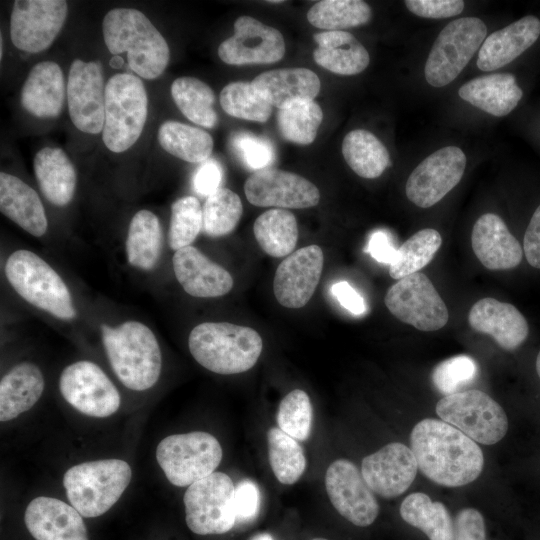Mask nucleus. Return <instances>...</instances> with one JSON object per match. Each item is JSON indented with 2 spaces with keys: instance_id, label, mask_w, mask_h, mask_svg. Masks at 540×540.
Wrapping results in <instances>:
<instances>
[{
  "instance_id": "1",
  "label": "nucleus",
  "mask_w": 540,
  "mask_h": 540,
  "mask_svg": "<svg viewBox=\"0 0 540 540\" xmlns=\"http://www.w3.org/2000/svg\"><path fill=\"white\" fill-rule=\"evenodd\" d=\"M418 469L434 483L460 487L476 480L484 467L479 445L451 424L425 418L410 434Z\"/></svg>"
},
{
  "instance_id": "2",
  "label": "nucleus",
  "mask_w": 540,
  "mask_h": 540,
  "mask_svg": "<svg viewBox=\"0 0 540 540\" xmlns=\"http://www.w3.org/2000/svg\"><path fill=\"white\" fill-rule=\"evenodd\" d=\"M105 45L113 55L127 53V62L138 76L152 80L166 69L170 49L158 29L139 10L115 8L102 22Z\"/></svg>"
},
{
  "instance_id": "3",
  "label": "nucleus",
  "mask_w": 540,
  "mask_h": 540,
  "mask_svg": "<svg viewBox=\"0 0 540 540\" xmlns=\"http://www.w3.org/2000/svg\"><path fill=\"white\" fill-rule=\"evenodd\" d=\"M110 365L127 388L143 391L158 381L162 355L158 341L145 324L126 321L118 327L101 326Z\"/></svg>"
},
{
  "instance_id": "4",
  "label": "nucleus",
  "mask_w": 540,
  "mask_h": 540,
  "mask_svg": "<svg viewBox=\"0 0 540 540\" xmlns=\"http://www.w3.org/2000/svg\"><path fill=\"white\" fill-rule=\"evenodd\" d=\"M188 346L201 366L217 374L231 375L251 369L261 355L263 343L251 327L205 322L191 330Z\"/></svg>"
},
{
  "instance_id": "5",
  "label": "nucleus",
  "mask_w": 540,
  "mask_h": 540,
  "mask_svg": "<svg viewBox=\"0 0 540 540\" xmlns=\"http://www.w3.org/2000/svg\"><path fill=\"white\" fill-rule=\"evenodd\" d=\"M132 478L129 464L105 459L77 464L63 477V486L72 506L84 517L106 513L121 497Z\"/></svg>"
},
{
  "instance_id": "6",
  "label": "nucleus",
  "mask_w": 540,
  "mask_h": 540,
  "mask_svg": "<svg viewBox=\"0 0 540 540\" xmlns=\"http://www.w3.org/2000/svg\"><path fill=\"white\" fill-rule=\"evenodd\" d=\"M5 275L13 289L28 303L61 320H71L76 310L60 275L29 250H17L7 259Z\"/></svg>"
},
{
  "instance_id": "7",
  "label": "nucleus",
  "mask_w": 540,
  "mask_h": 540,
  "mask_svg": "<svg viewBox=\"0 0 540 540\" xmlns=\"http://www.w3.org/2000/svg\"><path fill=\"white\" fill-rule=\"evenodd\" d=\"M148 115V96L139 77L118 73L105 87L102 140L108 150L121 153L139 139Z\"/></svg>"
},
{
  "instance_id": "8",
  "label": "nucleus",
  "mask_w": 540,
  "mask_h": 540,
  "mask_svg": "<svg viewBox=\"0 0 540 540\" xmlns=\"http://www.w3.org/2000/svg\"><path fill=\"white\" fill-rule=\"evenodd\" d=\"M222 456L218 440L203 431L167 436L156 449L157 462L166 478L178 487L190 486L212 474Z\"/></svg>"
},
{
  "instance_id": "9",
  "label": "nucleus",
  "mask_w": 540,
  "mask_h": 540,
  "mask_svg": "<svg viewBox=\"0 0 540 540\" xmlns=\"http://www.w3.org/2000/svg\"><path fill=\"white\" fill-rule=\"evenodd\" d=\"M436 413L441 420L484 445L496 444L508 431L509 423L504 409L480 390L444 396L436 404Z\"/></svg>"
},
{
  "instance_id": "10",
  "label": "nucleus",
  "mask_w": 540,
  "mask_h": 540,
  "mask_svg": "<svg viewBox=\"0 0 540 540\" xmlns=\"http://www.w3.org/2000/svg\"><path fill=\"white\" fill-rule=\"evenodd\" d=\"M183 501L186 524L195 534L219 535L236 524L235 485L223 472L188 486Z\"/></svg>"
},
{
  "instance_id": "11",
  "label": "nucleus",
  "mask_w": 540,
  "mask_h": 540,
  "mask_svg": "<svg viewBox=\"0 0 540 540\" xmlns=\"http://www.w3.org/2000/svg\"><path fill=\"white\" fill-rule=\"evenodd\" d=\"M487 34L485 23L475 17L451 21L437 36L428 55L424 75L433 87L451 83L480 49Z\"/></svg>"
},
{
  "instance_id": "12",
  "label": "nucleus",
  "mask_w": 540,
  "mask_h": 540,
  "mask_svg": "<svg viewBox=\"0 0 540 540\" xmlns=\"http://www.w3.org/2000/svg\"><path fill=\"white\" fill-rule=\"evenodd\" d=\"M384 303L400 321L421 331L447 324L448 310L430 279L417 272L398 280L386 292Z\"/></svg>"
},
{
  "instance_id": "13",
  "label": "nucleus",
  "mask_w": 540,
  "mask_h": 540,
  "mask_svg": "<svg viewBox=\"0 0 540 540\" xmlns=\"http://www.w3.org/2000/svg\"><path fill=\"white\" fill-rule=\"evenodd\" d=\"M68 14L64 0H16L10 15V38L28 53L48 49L60 33Z\"/></svg>"
},
{
  "instance_id": "14",
  "label": "nucleus",
  "mask_w": 540,
  "mask_h": 540,
  "mask_svg": "<svg viewBox=\"0 0 540 540\" xmlns=\"http://www.w3.org/2000/svg\"><path fill=\"white\" fill-rule=\"evenodd\" d=\"M59 389L71 406L92 417L111 416L121 402L115 385L91 361H78L67 366L60 375Z\"/></svg>"
},
{
  "instance_id": "15",
  "label": "nucleus",
  "mask_w": 540,
  "mask_h": 540,
  "mask_svg": "<svg viewBox=\"0 0 540 540\" xmlns=\"http://www.w3.org/2000/svg\"><path fill=\"white\" fill-rule=\"evenodd\" d=\"M68 111L74 126L87 134L102 132L105 118V87L97 61L75 59L67 81Z\"/></svg>"
},
{
  "instance_id": "16",
  "label": "nucleus",
  "mask_w": 540,
  "mask_h": 540,
  "mask_svg": "<svg viewBox=\"0 0 540 540\" xmlns=\"http://www.w3.org/2000/svg\"><path fill=\"white\" fill-rule=\"evenodd\" d=\"M325 488L333 507L352 524L366 527L376 520L379 504L352 461L332 462L326 470Z\"/></svg>"
},
{
  "instance_id": "17",
  "label": "nucleus",
  "mask_w": 540,
  "mask_h": 540,
  "mask_svg": "<svg viewBox=\"0 0 540 540\" xmlns=\"http://www.w3.org/2000/svg\"><path fill=\"white\" fill-rule=\"evenodd\" d=\"M466 166L464 152L456 146L443 147L425 158L406 182V196L416 206L438 203L461 180Z\"/></svg>"
},
{
  "instance_id": "18",
  "label": "nucleus",
  "mask_w": 540,
  "mask_h": 540,
  "mask_svg": "<svg viewBox=\"0 0 540 540\" xmlns=\"http://www.w3.org/2000/svg\"><path fill=\"white\" fill-rule=\"evenodd\" d=\"M247 200L258 207L303 209L316 206L318 188L306 178L276 168L255 171L245 182Z\"/></svg>"
},
{
  "instance_id": "19",
  "label": "nucleus",
  "mask_w": 540,
  "mask_h": 540,
  "mask_svg": "<svg viewBox=\"0 0 540 540\" xmlns=\"http://www.w3.org/2000/svg\"><path fill=\"white\" fill-rule=\"evenodd\" d=\"M284 54L282 34L250 16L237 18L234 34L218 47L219 58L228 65L270 64Z\"/></svg>"
},
{
  "instance_id": "20",
  "label": "nucleus",
  "mask_w": 540,
  "mask_h": 540,
  "mask_svg": "<svg viewBox=\"0 0 540 540\" xmlns=\"http://www.w3.org/2000/svg\"><path fill=\"white\" fill-rule=\"evenodd\" d=\"M418 464L411 448L391 442L363 458L361 474L369 488L383 498L403 494L413 483Z\"/></svg>"
},
{
  "instance_id": "21",
  "label": "nucleus",
  "mask_w": 540,
  "mask_h": 540,
  "mask_svg": "<svg viewBox=\"0 0 540 540\" xmlns=\"http://www.w3.org/2000/svg\"><path fill=\"white\" fill-rule=\"evenodd\" d=\"M324 255L318 245H309L288 255L277 267L273 291L286 308L305 306L319 283Z\"/></svg>"
},
{
  "instance_id": "22",
  "label": "nucleus",
  "mask_w": 540,
  "mask_h": 540,
  "mask_svg": "<svg viewBox=\"0 0 540 540\" xmlns=\"http://www.w3.org/2000/svg\"><path fill=\"white\" fill-rule=\"evenodd\" d=\"M24 521L36 540H89L82 515L56 498H34L26 508Z\"/></svg>"
},
{
  "instance_id": "23",
  "label": "nucleus",
  "mask_w": 540,
  "mask_h": 540,
  "mask_svg": "<svg viewBox=\"0 0 540 540\" xmlns=\"http://www.w3.org/2000/svg\"><path fill=\"white\" fill-rule=\"evenodd\" d=\"M172 264L179 284L193 297H219L233 287L231 274L191 245L177 250Z\"/></svg>"
},
{
  "instance_id": "24",
  "label": "nucleus",
  "mask_w": 540,
  "mask_h": 540,
  "mask_svg": "<svg viewBox=\"0 0 540 540\" xmlns=\"http://www.w3.org/2000/svg\"><path fill=\"white\" fill-rule=\"evenodd\" d=\"M471 246L478 260L489 270L512 269L523 258L520 243L502 218L494 213H485L475 222Z\"/></svg>"
},
{
  "instance_id": "25",
  "label": "nucleus",
  "mask_w": 540,
  "mask_h": 540,
  "mask_svg": "<svg viewBox=\"0 0 540 540\" xmlns=\"http://www.w3.org/2000/svg\"><path fill=\"white\" fill-rule=\"evenodd\" d=\"M468 322L475 331L490 335L508 351L518 348L529 333L527 320L515 306L490 297L474 303Z\"/></svg>"
},
{
  "instance_id": "26",
  "label": "nucleus",
  "mask_w": 540,
  "mask_h": 540,
  "mask_svg": "<svg viewBox=\"0 0 540 540\" xmlns=\"http://www.w3.org/2000/svg\"><path fill=\"white\" fill-rule=\"evenodd\" d=\"M67 87L61 67L42 61L30 70L20 93L22 107L41 119L56 118L62 112Z\"/></svg>"
},
{
  "instance_id": "27",
  "label": "nucleus",
  "mask_w": 540,
  "mask_h": 540,
  "mask_svg": "<svg viewBox=\"0 0 540 540\" xmlns=\"http://www.w3.org/2000/svg\"><path fill=\"white\" fill-rule=\"evenodd\" d=\"M539 35L540 20L532 15L491 33L479 49L477 67L493 71L509 64L531 47Z\"/></svg>"
},
{
  "instance_id": "28",
  "label": "nucleus",
  "mask_w": 540,
  "mask_h": 540,
  "mask_svg": "<svg viewBox=\"0 0 540 540\" xmlns=\"http://www.w3.org/2000/svg\"><path fill=\"white\" fill-rule=\"evenodd\" d=\"M252 85L279 109L297 101L313 100L321 87L317 74L307 68L269 70L259 74Z\"/></svg>"
},
{
  "instance_id": "29",
  "label": "nucleus",
  "mask_w": 540,
  "mask_h": 540,
  "mask_svg": "<svg viewBox=\"0 0 540 540\" xmlns=\"http://www.w3.org/2000/svg\"><path fill=\"white\" fill-rule=\"evenodd\" d=\"M0 210L35 237H41L47 231L45 209L36 191L6 172L0 173Z\"/></svg>"
},
{
  "instance_id": "30",
  "label": "nucleus",
  "mask_w": 540,
  "mask_h": 540,
  "mask_svg": "<svg viewBox=\"0 0 540 540\" xmlns=\"http://www.w3.org/2000/svg\"><path fill=\"white\" fill-rule=\"evenodd\" d=\"M313 38L317 44L313 52L315 62L332 73L356 75L369 65V53L349 32L324 31Z\"/></svg>"
},
{
  "instance_id": "31",
  "label": "nucleus",
  "mask_w": 540,
  "mask_h": 540,
  "mask_svg": "<svg viewBox=\"0 0 540 540\" xmlns=\"http://www.w3.org/2000/svg\"><path fill=\"white\" fill-rule=\"evenodd\" d=\"M458 94L464 101L497 117L509 114L523 96L522 89L510 73L474 78L463 84Z\"/></svg>"
},
{
  "instance_id": "32",
  "label": "nucleus",
  "mask_w": 540,
  "mask_h": 540,
  "mask_svg": "<svg viewBox=\"0 0 540 540\" xmlns=\"http://www.w3.org/2000/svg\"><path fill=\"white\" fill-rule=\"evenodd\" d=\"M36 180L44 197L56 206H65L72 200L77 175L67 154L57 147L39 150L33 160Z\"/></svg>"
},
{
  "instance_id": "33",
  "label": "nucleus",
  "mask_w": 540,
  "mask_h": 540,
  "mask_svg": "<svg viewBox=\"0 0 540 540\" xmlns=\"http://www.w3.org/2000/svg\"><path fill=\"white\" fill-rule=\"evenodd\" d=\"M41 370L33 363L14 366L0 382V421L6 422L31 409L44 390Z\"/></svg>"
},
{
  "instance_id": "34",
  "label": "nucleus",
  "mask_w": 540,
  "mask_h": 540,
  "mask_svg": "<svg viewBox=\"0 0 540 540\" xmlns=\"http://www.w3.org/2000/svg\"><path fill=\"white\" fill-rule=\"evenodd\" d=\"M400 515L429 540H454V521L447 507L422 492L411 493L400 505Z\"/></svg>"
},
{
  "instance_id": "35",
  "label": "nucleus",
  "mask_w": 540,
  "mask_h": 540,
  "mask_svg": "<svg viewBox=\"0 0 540 540\" xmlns=\"http://www.w3.org/2000/svg\"><path fill=\"white\" fill-rule=\"evenodd\" d=\"M162 247V229L158 217L149 210L138 211L131 219L126 239L130 265L151 270L157 263Z\"/></svg>"
},
{
  "instance_id": "36",
  "label": "nucleus",
  "mask_w": 540,
  "mask_h": 540,
  "mask_svg": "<svg viewBox=\"0 0 540 540\" xmlns=\"http://www.w3.org/2000/svg\"><path fill=\"white\" fill-rule=\"evenodd\" d=\"M342 154L349 167L360 177L374 179L390 166V157L383 143L371 132L352 130L342 142Z\"/></svg>"
},
{
  "instance_id": "37",
  "label": "nucleus",
  "mask_w": 540,
  "mask_h": 540,
  "mask_svg": "<svg viewBox=\"0 0 540 540\" xmlns=\"http://www.w3.org/2000/svg\"><path fill=\"white\" fill-rule=\"evenodd\" d=\"M253 232L260 248L269 256L290 255L298 240V225L293 213L285 209H270L257 217Z\"/></svg>"
},
{
  "instance_id": "38",
  "label": "nucleus",
  "mask_w": 540,
  "mask_h": 540,
  "mask_svg": "<svg viewBox=\"0 0 540 540\" xmlns=\"http://www.w3.org/2000/svg\"><path fill=\"white\" fill-rule=\"evenodd\" d=\"M158 142L169 154L190 163H203L212 153L213 138L206 131L177 121H165Z\"/></svg>"
},
{
  "instance_id": "39",
  "label": "nucleus",
  "mask_w": 540,
  "mask_h": 540,
  "mask_svg": "<svg viewBox=\"0 0 540 540\" xmlns=\"http://www.w3.org/2000/svg\"><path fill=\"white\" fill-rule=\"evenodd\" d=\"M171 96L191 122L212 128L218 121L213 108L215 95L210 86L195 77H179L171 84Z\"/></svg>"
},
{
  "instance_id": "40",
  "label": "nucleus",
  "mask_w": 540,
  "mask_h": 540,
  "mask_svg": "<svg viewBox=\"0 0 540 540\" xmlns=\"http://www.w3.org/2000/svg\"><path fill=\"white\" fill-rule=\"evenodd\" d=\"M370 6L361 0H322L307 12L309 23L326 31H343L367 23Z\"/></svg>"
},
{
  "instance_id": "41",
  "label": "nucleus",
  "mask_w": 540,
  "mask_h": 540,
  "mask_svg": "<svg viewBox=\"0 0 540 540\" xmlns=\"http://www.w3.org/2000/svg\"><path fill=\"white\" fill-rule=\"evenodd\" d=\"M268 457L276 479L285 485L296 483L306 469V457L298 440L279 427L267 431Z\"/></svg>"
},
{
  "instance_id": "42",
  "label": "nucleus",
  "mask_w": 540,
  "mask_h": 540,
  "mask_svg": "<svg viewBox=\"0 0 540 540\" xmlns=\"http://www.w3.org/2000/svg\"><path fill=\"white\" fill-rule=\"evenodd\" d=\"M441 244L442 237L437 230H419L398 248L396 259L389 267L390 276L400 280L417 273L432 261Z\"/></svg>"
},
{
  "instance_id": "43",
  "label": "nucleus",
  "mask_w": 540,
  "mask_h": 540,
  "mask_svg": "<svg viewBox=\"0 0 540 540\" xmlns=\"http://www.w3.org/2000/svg\"><path fill=\"white\" fill-rule=\"evenodd\" d=\"M322 119V109L316 102L297 101L279 109L277 125L287 141L309 145L315 140Z\"/></svg>"
},
{
  "instance_id": "44",
  "label": "nucleus",
  "mask_w": 540,
  "mask_h": 540,
  "mask_svg": "<svg viewBox=\"0 0 540 540\" xmlns=\"http://www.w3.org/2000/svg\"><path fill=\"white\" fill-rule=\"evenodd\" d=\"M203 211L202 230L210 237L231 233L243 213L240 197L228 188H220L207 197Z\"/></svg>"
},
{
  "instance_id": "45",
  "label": "nucleus",
  "mask_w": 540,
  "mask_h": 540,
  "mask_svg": "<svg viewBox=\"0 0 540 540\" xmlns=\"http://www.w3.org/2000/svg\"><path fill=\"white\" fill-rule=\"evenodd\" d=\"M220 104L230 116L255 122H266L272 105L249 82H231L220 93Z\"/></svg>"
},
{
  "instance_id": "46",
  "label": "nucleus",
  "mask_w": 540,
  "mask_h": 540,
  "mask_svg": "<svg viewBox=\"0 0 540 540\" xmlns=\"http://www.w3.org/2000/svg\"><path fill=\"white\" fill-rule=\"evenodd\" d=\"M203 227V211L196 197L185 196L171 205L168 243L177 251L190 246Z\"/></svg>"
},
{
  "instance_id": "47",
  "label": "nucleus",
  "mask_w": 540,
  "mask_h": 540,
  "mask_svg": "<svg viewBox=\"0 0 540 540\" xmlns=\"http://www.w3.org/2000/svg\"><path fill=\"white\" fill-rule=\"evenodd\" d=\"M276 419L283 432L296 440H307L313 419V408L308 394L301 389L289 392L279 404Z\"/></svg>"
},
{
  "instance_id": "48",
  "label": "nucleus",
  "mask_w": 540,
  "mask_h": 540,
  "mask_svg": "<svg viewBox=\"0 0 540 540\" xmlns=\"http://www.w3.org/2000/svg\"><path fill=\"white\" fill-rule=\"evenodd\" d=\"M477 362L468 355L459 354L438 363L431 373L435 388L448 396L469 385L478 375Z\"/></svg>"
},
{
  "instance_id": "49",
  "label": "nucleus",
  "mask_w": 540,
  "mask_h": 540,
  "mask_svg": "<svg viewBox=\"0 0 540 540\" xmlns=\"http://www.w3.org/2000/svg\"><path fill=\"white\" fill-rule=\"evenodd\" d=\"M233 150L246 167L259 171L275 161V150L272 143L262 137L248 132H240L231 139Z\"/></svg>"
},
{
  "instance_id": "50",
  "label": "nucleus",
  "mask_w": 540,
  "mask_h": 540,
  "mask_svg": "<svg viewBox=\"0 0 540 540\" xmlns=\"http://www.w3.org/2000/svg\"><path fill=\"white\" fill-rule=\"evenodd\" d=\"M261 504L260 490L255 482L243 479L235 486L236 523H246L256 518Z\"/></svg>"
},
{
  "instance_id": "51",
  "label": "nucleus",
  "mask_w": 540,
  "mask_h": 540,
  "mask_svg": "<svg viewBox=\"0 0 540 540\" xmlns=\"http://www.w3.org/2000/svg\"><path fill=\"white\" fill-rule=\"evenodd\" d=\"M404 3L413 14L433 19L453 17L464 9L461 0H407Z\"/></svg>"
},
{
  "instance_id": "52",
  "label": "nucleus",
  "mask_w": 540,
  "mask_h": 540,
  "mask_svg": "<svg viewBox=\"0 0 540 540\" xmlns=\"http://www.w3.org/2000/svg\"><path fill=\"white\" fill-rule=\"evenodd\" d=\"M454 540H487L485 520L479 510L464 508L457 513Z\"/></svg>"
},
{
  "instance_id": "53",
  "label": "nucleus",
  "mask_w": 540,
  "mask_h": 540,
  "mask_svg": "<svg viewBox=\"0 0 540 540\" xmlns=\"http://www.w3.org/2000/svg\"><path fill=\"white\" fill-rule=\"evenodd\" d=\"M223 178V170L215 159H207L195 171L193 186L201 196H210L218 189Z\"/></svg>"
},
{
  "instance_id": "54",
  "label": "nucleus",
  "mask_w": 540,
  "mask_h": 540,
  "mask_svg": "<svg viewBox=\"0 0 540 540\" xmlns=\"http://www.w3.org/2000/svg\"><path fill=\"white\" fill-rule=\"evenodd\" d=\"M397 250L388 232L374 231L365 248V251L377 262L391 265L397 256Z\"/></svg>"
},
{
  "instance_id": "55",
  "label": "nucleus",
  "mask_w": 540,
  "mask_h": 540,
  "mask_svg": "<svg viewBox=\"0 0 540 540\" xmlns=\"http://www.w3.org/2000/svg\"><path fill=\"white\" fill-rule=\"evenodd\" d=\"M523 251L527 262L540 269V205L533 213L525 231Z\"/></svg>"
},
{
  "instance_id": "56",
  "label": "nucleus",
  "mask_w": 540,
  "mask_h": 540,
  "mask_svg": "<svg viewBox=\"0 0 540 540\" xmlns=\"http://www.w3.org/2000/svg\"><path fill=\"white\" fill-rule=\"evenodd\" d=\"M331 292L339 304L351 314L361 316L366 313L364 298L347 281L333 284Z\"/></svg>"
},
{
  "instance_id": "57",
  "label": "nucleus",
  "mask_w": 540,
  "mask_h": 540,
  "mask_svg": "<svg viewBox=\"0 0 540 540\" xmlns=\"http://www.w3.org/2000/svg\"><path fill=\"white\" fill-rule=\"evenodd\" d=\"M249 540H274V538L271 534L262 532L253 535Z\"/></svg>"
},
{
  "instance_id": "58",
  "label": "nucleus",
  "mask_w": 540,
  "mask_h": 540,
  "mask_svg": "<svg viewBox=\"0 0 540 540\" xmlns=\"http://www.w3.org/2000/svg\"><path fill=\"white\" fill-rule=\"evenodd\" d=\"M536 371H537V374L540 378V351L537 355V358H536Z\"/></svg>"
},
{
  "instance_id": "59",
  "label": "nucleus",
  "mask_w": 540,
  "mask_h": 540,
  "mask_svg": "<svg viewBox=\"0 0 540 540\" xmlns=\"http://www.w3.org/2000/svg\"><path fill=\"white\" fill-rule=\"evenodd\" d=\"M0 39H1V45H0V46H1V50H0V56H1V59H2V56H3V38H2V36L0 37Z\"/></svg>"
},
{
  "instance_id": "60",
  "label": "nucleus",
  "mask_w": 540,
  "mask_h": 540,
  "mask_svg": "<svg viewBox=\"0 0 540 540\" xmlns=\"http://www.w3.org/2000/svg\"><path fill=\"white\" fill-rule=\"evenodd\" d=\"M269 3H281L283 1H279V0H274V1H268Z\"/></svg>"
},
{
  "instance_id": "61",
  "label": "nucleus",
  "mask_w": 540,
  "mask_h": 540,
  "mask_svg": "<svg viewBox=\"0 0 540 540\" xmlns=\"http://www.w3.org/2000/svg\"><path fill=\"white\" fill-rule=\"evenodd\" d=\"M312 540H328V539L318 537V538H314V539H312Z\"/></svg>"
}]
</instances>
